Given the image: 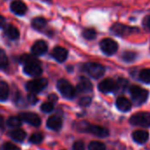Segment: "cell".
Returning a JSON list of instances; mask_svg holds the SVG:
<instances>
[{
	"label": "cell",
	"mask_w": 150,
	"mask_h": 150,
	"mask_svg": "<svg viewBox=\"0 0 150 150\" xmlns=\"http://www.w3.org/2000/svg\"><path fill=\"white\" fill-rule=\"evenodd\" d=\"M20 117L27 122L28 124L31 125H34V126H39L42 123V120L40 118V117L35 114V113H32V112H24V113H21L20 115Z\"/></svg>",
	"instance_id": "obj_10"
},
{
	"label": "cell",
	"mask_w": 150,
	"mask_h": 150,
	"mask_svg": "<svg viewBox=\"0 0 150 150\" xmlns=\"http://www.w3.org/2000/svg\"><path fill=\"white\" fill-rule=\"evenodd\" d=\"M82 35L85 39H88V40H92L94 38H96V32L95 29L93 28H88V29H85L83 32H82Z\"/></svg>",
	"instance_id": "obj_25"
},
{
	"label": "cell",
	"mask_w": 150,
	"mask_h": 150,
	"mask_svg": "<svg viewBox=\"0 0 150 150\" xmlns=\"http://www.w3.org/2000/svg\"><path fill=\"white\" fill-rule=\"evenodd\" d=\"M42 139H43V135L40 132H35L30 136L29 141L34 144H39L42 141Z\"/></svg>",
	"instance_id": "obj_27"
},
{
	"label": "cell",
	"mask_w": 150,
	"mask_h": 150,
	"mask_svg": "<svg viewBox=\"0 0 150 150\" xmlns=\"http://www.w3.org/2000/svg\"><path fill=\"white\" fill-rule=\"evenodd\" d=\"M5 22H6V20H5V18H4L3 16L0 15V28L3 27V26L5 25Z\"/></svg>",
	"instance_id": "obj_36"
},
{
	"label": "cell",
	"mask_w": 150,
	"mask_h": 150,
	"mask_svg": "<svg viewBox=\"0 0 150 150\" xmlns=\"http://www.w3.org/2000/svg\"><path fill=\"white\" fill-rule=\"evenodd\" d=\"M51 55L57 62L62 63V62H64L66 60L67 56H68V52L64 48L57 46V47H55L53 49Z\"/></svg>",
	"instance_id": "obj_13"
},
{
	"label": "cell",
	"mask_w": 150,
	"mask_h": 150,
	"mask_svg": "<svg viewBox=\"0 0 150 150\" xmlns=\"http://www.w3.org/2000/svg\"><path fill=\"white\" fill-rule=\"evenodd\" d=\"M89 150H105V145L100 141H92L88 146Z\"/></svg>",
	"instance_id": "obj_26"
},
{
	"label": "cell",
	"mask_w": 150,
	"mask_h": 150,
	"mask_svg": "<svg viewBox=\"0 0 150 150\" xmlns=\"http://www.w3.org/2000/svg\"><path fill=\"white\" fill-rule=\"evenodd\" d=\"M8 64V59L4 50H0V69H4Z\"/></svg>",
	"instance_id": "obj_28"
},
{
	"label": "cell",
	"mask_w": 150,
	"mask_h": 150,
	"mask_svg": "<svg viewBox=\"0 0 150 150\" xmlns=\"http://www.w3.org/2000/svg\"><path fill=\"white\" fill-rule=\"evenodd\" d=\"M82 71L93 79H99L104 74L105 67L98 63H87L82 65Z\"/></svg>",
	"instance_id": "obj_1"
},
{
	"label": "cell",
	"mask_w": 150,
	"mask_h": 150,
	"mask_svg": "<svg viewBox=\"0 0 150 150\" xmlns=\"http://www.w3.org/2000/svg\"><path fill=\"white\" fill-rule=\"evenodd\" d=\"M3 150H21V148L12 142H6L3 145Z\"/></svg>",
	"instance_id": "obj_31"
},
{
	"label": "cell",
	"mask_w": 150,
	"mask_h": 150,
	"mask_svg": "<svg viewBox=\"0 0 150 150\" xmlns=\"http://www.w3.org/2000/svg\"><path fill=\"white\" fill-rule=\"evenodd\" d=\"M21 120L20 117H10L7 120V125L12 128H19L21 125Z\"/></svg>",
	"instance_id": "obj_23"
},
{
	"label": "cell",
	"mask_w": 150,
	"mask_h": 150,
	"mask_svg": "<svg viewBox=\"0 0 150 150\" xmlns=\"http://www.w3.org/2000/svg\"><path fill=\"white\" fill-rule=\"evenodd\" d=\"M76 90L80 93H90L93 91V85L88 79L81 77L78 82Z\"/></svg>",
	"instance_id": "obj_11"
},
{
	"label": "cell",
	"mask_w": 150,
	"mask_h": 150,
	"mask_svg": "<svg viewBox=\"0 0 150 150\" xmlns=\"http://www.w3.org/2000/svg\"><path fill=\"white\" fill-rule=\"evenodd\" d=\"M130 123L132 125H136V126L149 127L150 126V113L138 112L131 117Z\"/></svg>",
	"instance_id": "obj_5"
},
{
	"label": "cell",
	"mask_w": 150,
	"mask_h": 150,
	"mask_svg": "<svg viewBox=\"0 0 150 150\" xmlns=\"http://www.w3.org/2000/svg\"><path fill=\"white\" fill-rule=\"evenodd\" d=\"M46 25H47V21L42 17H36L32 21V27L39 31L44 29L46 28Z\"/></svg>",
	"instance_id": "obj_21"
},
{
	"label": "cell",
	"mask_w": 150,
	"mask_h": 150,
	"mask_svg": "<svg viewBox=\"0 0 150 150\" xmlns=\"http://www.w3.org/2000/svg\"><path fill=\"white\" fill-rule=\"evenodd\" d=\"M146 27L148 28V29L150 30V17H149V18H147V21H146Z\"/></svg>",
	"instance_id": "obj_38"
},
{
	"label": "cell",
	"mask_w": 150,
	"mask_h": 150,
	"mask_svg": "<svg viewBox=\"0 0 150 150\" xmlns=\"http://www.w3.org/2000/svg\"><path fill=\"white\" fill-rule=\"evenodd\" d=\"M118 88V82L112 79H106L102 81L98 85V89L104 94L114 92Z\"/></svg>",
	"instance_id": "obj_8"
},
{
	"label": "cell",
	"mask_w": 150,
	"mask_h": 150,
	"mask_svg": "<svg viewBox=\"0 0 150 150\" xmlns=\"http://www.w3.org/2000/svg\"><path fill=\"white\" fill-rule=\"evenodd\" d=\"M24 72L31 77H38L42 72V68L37 58H35L24 64Z\"/></svg>",
	"instance_id": "obj_3"
},
{
	"label": "cell",
	"mask_w": 150,
	"mask_h": 150,
	"mask_svg": "<svg viewBox=\"0 0 150 150\" xmlns=\"http://www.w3.org/2000/svg\"><path fill=\"white\" fill-rule=\"evenodd\" d=\"M91 98L89 96H85V97H82L81 100H80V105L82 106V107H88V105H90L91 103Z\"/></svg>",
	"instance_id": "obj_32"
},
{
	"label": "cell",
	"mask_w": 150,
	"mask_h": 150,
	"mask_svg": "<svg viewBox=\"0 0 150 150\" xmlns=\"http://www.w3.org/2000/svg\"><path fill=\"white\" fill-rule=\"evenodd\" d=\"M11 11L16 15H23L27 12V6L21 0H15L11 4Z\"/></svg>",
	"instance_id": "obj_15"
},
{
	"label": "cell",
	"mask_w": 150,
	"mask_h": 150,
	"mask_svg": "<svg viewBox=\"0 0 150 150\" xmlns=\"http://www.w3.org/2000/svg\"><path fill=\"white\" fill-rule=\"evenodd\" d=\"M5 126V121L2 117H0V128H4Z\"/></svg>",
	"instance_id": "obj_37"
},
{
	"label": "cell",
	"mask_w": 150,
	"mask_h": 150,
	"mask_svg": "<svg viewBox=\"0 0 150 150\" xmlns=\"http://www.w3.org/2000/svg\"><path fill=\"white\" fill-rule=\"evenodd\" d=\"M54 109V105H53V103L51 102H47V103H44L42 104L41 106V110L43 111V112H46V113H49V112H51Z\"/></svg>",
	"instance_id": "obj_29"
},
{
	"label": "cell",
	"mask_w": 150,
	"mask_h": 150,
	"mask_svg": "<svg viewBox=\"0 0 150 150\" xmlns=\"http://www.w3.org/2000/svg\"><path fill=\"white\" fill-rule=\"evenodd\" d=\"M9 86L6 82L5 81H0V101L4 102L7 100L9 96Z\"/></svg>",
	"instance_id": "obj_20"
},
{
	"label": "cell",
	"mask_w": 150,
	"mask_h": 150,
	"mask_svg": "<svg viewBox=\"0 0 150 150\" xmlns=\"http://www.w3.org/2000/svg\"><path fill=\"white\" fill-rule=\"evenodd\" d=\"M49 100H50L51 103H54V102H56V101L57 100V97L55 95H50V96H49Z\"/></svg>",
	"instance_id": "obj_35"
},
{
	"label": "cell",
	"mask_w": 150,
	"mask_h": 150,
	"mask_svg": "<svg viewBox=\"0 0 150 150\" xmlns=\"http://www.w3.org/2000/svg\"><path fill=\"white\" fill-rule=\"evenodd\" d=\"M116 105L117 107V109L121 111H128L131 110L132 108V103L131 102L126 98V97H124V96H120L117 99L116 101Z\"/></svg>",
	"instance_id": "obj_17"
},
{
	"label": "cell",
	"mask_w": 150,
	"mask_h": 150,
	"mask_svg": "<svg viewBox=\"0 0 150 150\" xmlns=\"http://www.w3.org/2000/svg\"><path fill=\"white\" fill-rule=\"evenodd\" d=\"M10 136L14 140L21 142V141H23L25 139V138L27 136V133H26V132L24 130L17 128V129H15V130H13V131H12L10 132Z\"/></svg>",
	"instance_id": "obj_22"
},
{
	"label": "cell",
	"mask_w": 150,
	"mask_h": 150,
	"mask_svg": "<svg viewBox=\"0 0 150 150\" xmlns=\"http://www.w3.org/2000/svg\"><path fill=\"white\" fill-rule=\"evenodd\" d=\"M48 50V45L46 42L40 40L34 43V45L31 48V51L35 56H42L45 54Z\"/></svg>",
	"instance_id": "obj_12"
},
{
	"label": "cell",
	"mask_w": 150,
	"mask_h": 150,
	"mask_svg": "<svg viewBox=\"0 0 150 150\" xmlns=\"http://www.w3.org/2000/svg\"><path fill=\"white\" fill-rule=\"evenodd\" d=\"M57 88L58 91L61 93V95L67 98V99H72L76 96V88H75L68 81L61 79L57 81Z\"/></svg>",
	"instance_id": "obj_2"
},
{
	"label": "cell",
	"mask_w": 150,
	"mask_h": 150,
	"mask_svg": "<svg viewBox=\"0 0 150 150\" xmlns=\"http://www.w3.org/2000/svg\"><path fill=\"white\" fill-rule=\"evenodd\" d=\"M129 90H130V94H131L132 100L137 104H141L146 101L147 96H148L147 90H146L139 86H132Z\"/></svg>",
	"instance_id": "obj_4"
},
{
	"label": "cell",
	"mask_w": 150,
	"mask_h": 150,
	"mask_svg": "<svg viewBox=\"0 0 150 150\" xmlns=\"http://www.w3.org/2000/svg\"><path fill=\"white\" fill-rule=\"evenodd\" d=\"M149 138V134L147 132L143 131V130H138L133 132L132 133V139L135 142L139 144H143L147 141Z\"/></svg>",
	"instance_id": "obj_18"
},
{
	"label": "cell",
	"mask_w": 150,
	"mask_h": 150,
	"mask_svg": "<svg viewBox=\"0 0 150 150\" xmlns=\"http://www.w3.org/2000/svg\"><path fill=\"white\" fill-rule=\"evenodd\" d=\"M110 30L116 35L126 36V35H131L134 31V28H131V27H128L126 25H123V24H120V23H116L111 27Z\"/></svg>",
	"instance_id": "obj_9"
},
{
	"label": "cell",
	"mask_w": 150,
	"mask_h": 150,
	"mask_svg": "<svg viewBox=\"0 0 150 150\" xmlns=\"http://www.w3.org/2000/svg\"><path fill=\"white\" fill-rule=\"evenodd\" d=\"M100 47H101L102 51L108 56H111L115 54L118 49L117 43L110 38L103 39L100 42Z\"/></svg>",
	"instance_id": "obj_7"
},
{
	"label": "cell",
	"mask_w": 150,
	"mask_h": 150,
	"mask_svg": "<svg viewBox=\"0 0 150 150\" xmlns=\"http://www.w3.org/2000/svg\"><path fill=\"white\" fill-rule=\"evenodd\" d=\"M28 101H29V103H32V104H35V103L37 102V98H36V96H35L34 93H30V94L28 95Z\"/></svg>",
	"instance_id": "obj_34"
},
{
	"label": "cell",
	"mask_w": 150,
	"mask_h": 150,
	"mask_svg": "<svg viewBox=\"0 0 150 150\" xmlns=\"http://www.w3.org/2000/svg\"><path fill=\"white\" fill-rule=\"evenodd\" d=\"M123 59L126 62H130L132 61L135 58V53L132 51H126L123 54Z\"/></svg>",
	"instance_id": "obj_30"
},
{
	"label": "cell",
	"mask_w": 150,
	"mask_h": 150,
	"mask_svg": "<svg viewBox=\"0 0 150 150\" xmlns=\"http://www.w3.org/2000/svg\"><path fill=\"white\" fill-rule=\"evenodd\" d=\"M139 80L144 83L149 84L150 83V69H143L139 72Z\"/></svg>",
	"instance_id": "obj_24"
},
{
	"label": "cell",
	"mask_w": 150,
	"mask_h": 150,
	"mask_svg": "<svg viewBox=\"0 0 150 150\" xmlns=\"http://www.w3.org/2000/svg\"><path fill=\"white\" fill-rule=\"evenodd\" d=\"M62 125H63L62 118L58 116H51L47 120V126L53 131L60 130Z\"/></svg>",
	"instance_id": "obj_16"
},
{
	"label": "cell",
	"mask_w": 150,
	"mask_h": 150,
	"mask_svg": "<svg viewBox=\"0 0 150 150\" xmlns=\"http://www.w3.org/2000/svg\"><path fill=\"white\" fill-rule=\"evenodd\" d=\"M87 132H90L98 137H106L109 135V131L106 128L96 125H90V124L88 126Z\"/></svg>",
	"instance_id": "obj_14"
},
{
	"label": "cell",
	"mask_w": 150,
	"mask_h": 150,
	"mask_svg": "<svg viewBox=\"0 0 150 150\" xmlns=\"http://www.w3.org/2000/svg\"><path fill=\"white\" fill-rule=\"evenodd\" d=\"M5 33L6 36L11 40H17L20 37V32L18 28L13 25H7L5 28Z\"/></svg>",
	"instance_id": "obj_19"
},
{
	"label": "cell",
	"mask_w": 150,
	"mask_h": 150,
	"mask_svg": "<svg viewBox=\"0 0 150 150\" xmlns=\"http://www.w3.org/2000/svg\"><path fill=\"white\" fill-rule=\"evenodd\" d=\"M47 85H48V81L46 79L38 78L28 81L26 85V88L30 93L36 94L42 91L47 87Z\"/></svg>",
	"instance_id": "obj_6"
},
{
	"label": "cell",
	"mask_w": 150,
	"mask_h": 150,
	"mask_svg": "<svg viewBox=\"0 0 150 150\" xmlns=\"http://www.w3.org/2000/svg\"><path fill=\"white\" fill-rule=\"evenodd\" d=\"M85 149V145L83 143V141H76L73 146H72V150H84Z\"/></svg>",
	"instance_id": "obj_33"
}]
</instances>
